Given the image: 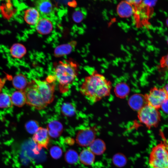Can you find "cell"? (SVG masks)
<instances>
[{
  "mask_svg": "<svg viewBox=\"0 0 168 168\" xmlns=\"http://www.w3.org/2000/svg\"><path fill=\"white\" fill-rule=\"evenodd\" d=\"M112 87L110 81L102 74L94 71L85 78L80 91L88 101L95 103L109 96Z\"/></svg>",
  "mask_w": 168,
  "mask_h": 168,
  "instance_id": "cell-1",
  "label": "cell"
},
{
  "mask_svg": "<svg viewBox=\"0 0 168 168\" xmlns=\"http://www.w3.org/2000/svg\"><path fill=\"white\" fill-rule=\"evenodd\" d=\"M78 71V65L72 60L65 59L55 63L53 76L58 83L61 92L68 91L69 86L77 77Z\"/></svg>",
  "mask_w": 168,
  "mask_h": 168,
  "instance_id": "cell-2",
  "label": "cell"
},
{
  "mask_svg": "<svg viewBox=\"0 0 168 168\" xmlns=\"http://www.w3.org/2000/svg\"><path fill=\"white\" fill-rule=\"evenodd\" d=\"M149 163L152 168H168V147L164 142H161L152 148Z\"/></svg>",
  "mask_w": 168,
  "mask_h": 168,
  "instance_id": "cell-3",
  "label": "cell"
},
{
  "mask_svg": "<svg viewBox=\"0 0 168 168\" xmlns=\"http://www.w3.org/2000/svg\"><path fill=\"white\" fill-rule=\"evenodd\" d=\"M26 104L37 110L44 109L48 105L45 102L34 80L28 82L24 90Z\"/></svg>",
  "mask_w": 168,
  "mask_h": 168,
  "instance_id": "cell-4",
  "label": "cell"
},
{
  "mask_svg": "<svg viewBox=\"0 0 168 168\" xmlns=\"http://www.w3.org/2000/svg\"><path fill=\"white\" fill-rule=\"evenodd\" d=\"M137 116L140 122L149 129L157 127L161 120L158 110L147 104L138 111Z\"/></svg>",
  "mask_w": 168,
  "mask_h": 168,
  "instance_id": "cell-5",
  "label": "cell"
},
{
  "mask_svg": "<svg viewBox=\"0 0 168 168\" xmlns=\"http://www.w3.org/2000/svg\"><path fill=\"white\" fill-rule=\"evenodd\" d=\"M147 104L158 110L162 103L168 99V96L164 89L154 87L149 92L144 95Z\"/></svg>",
  "mask_w": 168,
  "mask_h": 168,
  "instance_id": "cell-6",
  "label": "cell"
},
{
  "mask_svg": "<svg viewBox=\"0 0 168 168\" xmlns=\"http://www.w3.org/2000/svg\"><path fill=\"white\" fill-rule=\"evenodd\" d=\"M96 131L95 127H87L79 130L77 132L76 141L80 146H89L95 139Z\"/></svg>",
  "mask_w": 168,
  "mask_h": 168,
  "instance_id": "cell-7",
  "label": "cell"
},
{
  "mask_svg": "<svg viewBox=\"0 0 168 168\" xmlns=\"http://www.w3.org/2000/svg\"><path fill=\"white\" fill-rule=\"evenodd\" d=\"M32 139L37 145L39 150L44 148H48L49 143V136L47 128L39 127L34 134Z\"/></svg>",
  "mask_w": 168,
  "mask_h": 168,
  "instance_id": "cell-8",
  "label": "cell"
},
{
  "mask_svg": "<svg viewBox=\"0 0 168 168\" xmlns=\"http://www.w3.org/2000/svg\"><path fill=\"white\" fill-rule=\"evenodd\" d=\"M35 8L41 17L50 19L54 14L55 7L54 4L48 0H39L35 2Z\"/></svg>",
  "mask_w": 168,
  "mask_h": 168,
  "instance_id": "cell-9",
  "label": "cell"
},
{
  "mask_svg": "<svg viewBox=\"0 0 168 168\" xmlns=\"http://www.w3.org/2000/svg\"><path fill=\"white\" fill-rule=\"evenodd\" d=\"M116 11L120 17L128 18L133 15L134 7L131 0L122 1L118 4Z\"/></svg>",
  "mask_w": 168,
  "mask_h": 168,
  "instance_id": "cell-10",
  "label": "cell"
},
{
  "mask_svg": "<svg viewBox=\"0 0 168 168\" xmlns=\"http://www.w3.org/2000/svg\"><path fill=\"white\" fill-rule=\"evenodd\" d=\"M35 29L39 34L46 35L50 33L53 28V25L50 19L41 17L35 25Z\"/></svg>",
  "mask_w": 168,
  "mask_h": 168,
  "instance_id": "cell-11",
  "label": "cell"
},
{
  "mask_svg": "<svg viewBox=\"0 0 168 168\" xmlns=\"http://www.w3.org/2000/svg\"><path fill=\"white\" fill-rule=\"evenodd\" d=\"M40 17V14L35 7H29L26 9L24 12V20L30 25H35Z\"/></svg>",
  "mask_w": 168,
  "mask_h": 168,
  "instance_id": "cell-12",
  "label": "cell"
},
{
  "mask_svg": "<svg viewBox=\"0 0 168 168\" xmlns=\"http://www.w3.org/2000/svg\"><path fill=\"white\" fill-rule=\"evenodd\" d=\"M47 129L49 136L53 138H57L62 133L63 127L60 122L54 121L50 122L48 124Z\"/></svg>",
  "mask_w": 168,
  "mask_h": 168,
  "instance_id": "cell-13",
  "label": "cell"
},
{
  "mask_svg": "<svg viewBox=\"0 0 168 168\" xmlns=\"http://www.w3.org/2000/svg\"><path fill=\"white\" fill-rule=\"evenodd\" d=\"M10 53L13 58L20 59L23 58L26 54V49L22 44L19 43H16L11 47Z\"/></svg>",
  "mask_w": 168,
  "mask_h": 168,
  "instance_id": "cell-14",
  "label": "cell"
},
{
  "mask_svg": "<svg viewBox=\"0 0 168 168\" xmlns=\"http://www.w3.org/2000/svg\"><path fill=\"white\" fill-rule=\"evenodd\" d=\"M11 99L13 105L21 107L26 104V99L24 90H18L12 95Z\"/></svg>",
  "mask_w": 168,
  "mask_h": 168,
  "instance_id": "cell-15",
  "label": "cell"
},
{
  "mask_svg": "<svg viewBox=\"0 0 168 168\" xmlns=\"http://www.w3.org/2000/svg\"><path fill=\"white\" fill-rule=\"evenodd\" d=\"M128 102L130 106L133 109L138 111L147 104L144 95L138 94L132 96L129 99Z\"/></svg>",
  "mask_w": 168,
  "mask_h": 168,
  "instance_id": "cell-16",
  "label": "cell"
},
{
  "mask_svg": "<svg viewBox=\"0 0 168 168\" xmlns=\"http://www.w3.org/2000/svg\"><path fill=\"white\" fill-rule=\"evenodd\" d=\"M94 155L102 154L106 149L104 142L100 139H95L89 145V149Z\"/></svg>",
  "mask_w": 168,
  "mask_h": 168,
  "instance_id": "cell-17",
  "label": "cell"
},
{
  "mask_svg": "<svg viewBox=\"0 0 168 168\" xmlns=\"http://www.w3.org/2000/svg\"><path fill=\"white\" fill-rule=\"evenodd\" d=\"M28 83L26 76L21 74L16 75L12 80L13 86L18 90H24L27 86Z\"/></svg>",
  "mask_w": 168,
  "mask_h": 168,
  "instance_id": "cell-18",
  "label": "cell"
},
{
  "mask_svg": "<svg viewBox=\"0 0 168 168\" xmlns=\"http://www.w3.org/2000/svg\"><path fill=\"white\" fill-rule=\"evenodd\" d=\"M82 163L87 166L93 164L95 160L94 154L89 149H85L82 150L79 156Z\"/></svg>",
  "mask_w": 168,
  "mask_h": 168,
  "instance_id": "cell-19",
  "label": "cell"
},
{
  "mask_svg": "<svg viewBox=\"0 0 168 168\" xmlns=\"http://www.w3.org/2000/svg\"><path fill=\"white\" fill-rule=\"evenodd\" d=\"M114 92L116 96L123 98L126 97L129 92V88L128 85L124 82L120 83L115 87Z\"/></svg>",
  "mask_w": 168,
  "mask_h": 168,
  "instance_id": "cell-20",
  "label": "cell"
},
{
  "mask_svg": "<svg viewBox=\"0 0 168 168\" xmlns=\"http://www.w3.org/2000/svg\"><path fill=\"white\" fill-rule=\"evenodd\" d=\"M72 45L71 44H68L58 46L55 50L54 55L58 57L68 54L73 48Z\"/></svg>",
  "mask_w": 168,
  "mask_h": 168,
  "instance_id": "cell-21",
  "label": "cell"
},
{
  "mask_svg": "<svg viewBox=\"0 0 168 168\" xmlns=\"http://www.w3.org/2000/svg\"><path fill=\"white\" fill-rule=\"evenodd\" d=\"M64 158L65 161L70 164L77 162L79 159L77 153L73 149H69L65 153Z\"/></svg>",
  "mask_w": 168,
  "mask_h": 168,
  "instance_id": "cell-22",
  "label": "cell"
},
{
  "mask_svg": "<svg viewBox=\"0 0 168 168\" xmlns=\"http://www.w3.org/2000/svg\"><path fill=\"white\" fill-rule=\"evenodd\" d=\"M13 105L11 96L7 94L0 93V108H7Z\"/></svg>",
  "mask_w": 168,
  "mask_h": 168,
  "instance_id": "cell-23",
  "label": "cell"
},
{
  "mask_svg": "<svg viewBox=\"0 0 168 168\" xmlns=\"http://www.w3.org/2000/svg\"><path fill=\"white\" fill-rule=\"evenodd\" d=\"M112 161L116 166L118 167L124 166L126 164L127 160L125 156L120 153L115 154L112 158Z\"/></svg>",
  "mask_w": 168,
  "mask_h": 168,
  "instance_id": "cell-24",
  "label": "cell"
},
{
  "mask_svg": "<svg viewBox=\"0 0 168 168\" xmlns=\"http://www.w3.org/2000/svg\"><path fill=\"white\" fill-rule=\"evenodd\" d=\"M84 10L82 8H79L75 10L73 12L72 18L75 22H80L84 19L86 15Z\"/></svg>",
  "mask_w": 168,
  "mask_h": 168,
  "instance_id": "cell-25",
  "label": "cell"
},
{
  "mask_svg": "<svg viewBox=\"0 0 168 168\" xmlns=\"http://www.w3.org/2000/svg\"><path fill=\"white\" fill-rule=\"evenodd\" d=\"M51 156L54 159H58L62 156L63 151L61 148L58 146L52 147L49 151Z\"/></svg>",
  "mask_w": 168,
  "mask_h": 168,
  "instance_id": "cell-26",
  "label": "cell"
},
{
  "mask_svg": "<svg viewBox=\"0 0 168 168\" xmlns=\"http://www.w3.org/2000/svg\"><path fill=\"white\" fill-rule=\"evenodd\" d=\"M62 110L63 114L68 116H72L75 113L74 107L71 104L68 103H65L63 105Z\"/></svg>",
  "mask_w": 168,
  "mask_h": 168,
  "instance_id": "cell-27",
  "label": "cell"
},
{
  "mask_svg": "<svg viewBox=\"0 0 168 168\" xmlns=\"http://www.w3.org/2000/svg\"><path fill=\"white\" fill-rule=\"evenodd\" d=\"M39 127L38 123L34 121L28 122L26 125V128L27 131L31 134H34Z\"/></svg>",
  "mask_w": 168,
  "mask_h": 168,
  "instance_id": "cell-28",
  "label": "cell"
},
{
  "mask_svg": "<svg viewBox=\"0 0 168 168\" xmlns=\"http://www.w3.org/2000/svg\"><path fill=\"white\" fill-rule=\"evenodd\" d=\"M160 66L162 68H166L168 70V53L162 57L160 60Z\"/></svg>",
  "mask_w": 168,
  "mask_h": 168,
  "instance_id": "cell-29",
  "label": "cell"
},
{
  "mask_svg": "<svg viewBox=\"0 0 168 168\" xmlns=\"http://www.w3.org/2000/svg\"><path fill=\"white\" fill-rule=\"evenodd\" d=\"M161 108L164 112L168 114V99L162 103Z\"/></svg>",
  "mask_w": 168,
  "mask_h": 168,
  "instance_id": "cell-30",
  "label": "cell"
},
{
  "mask_svg": "<svg viewBox=\"0 0 168 168\" xmlns=\"http://www.w3.org/2000/svg\"><path fill=\"white\" fill-rule=\"evenodd\" d=\"M8 78V76L3 78H0V93L1 92Z\"/></svg>",
  "mask_w": 168,
  "mask_h": 168,
  "instance_id": "cell-31",
  "label": "cell"
},
{
  "mask_svg": "<svg viewBox=\"0 0 168 168\" xmlns=\"http://www.w3.org/2000/svg\"><path fill=\"white\" fill-rule=\"evenodd\" d=\"M163 88L166 91V92L168 96V83H167V84H166L163 87Z\"/></svg>",
  "mask_w": 168,
  "mask_h": 168,
  "instance_id": "cell-32",
  "label": "cell"
},
{
  "mask_svg": "<svg viewBox=\"0 0 168 168\" xmlns=\"http://www.w3.org/2000/svg\"><path fill=\"white\" fill-rule=\"evenodd\" d=\"M166 22L167 26L168 27V18L166 19Z\"/></svg>",
  "mask_w": 168,
  "mask_h": 168,
  "instance_id": "cell-33",
  "label": "cell"
},
{
  "mask_svg": "<svg viewBox=\"0 0 168 168\" xmlns=\"http://www.w3.org/2000/svg\"><path fill=\"white\" fill-rule=\"evenodd\" d=\"M167 44H168V37L167 38Z\"/></svg>",
  "mask_w": 168,
  "mask_h": 168,
  "instance_id": "cell-34",
  "label": "cell"
}]
</instances>
